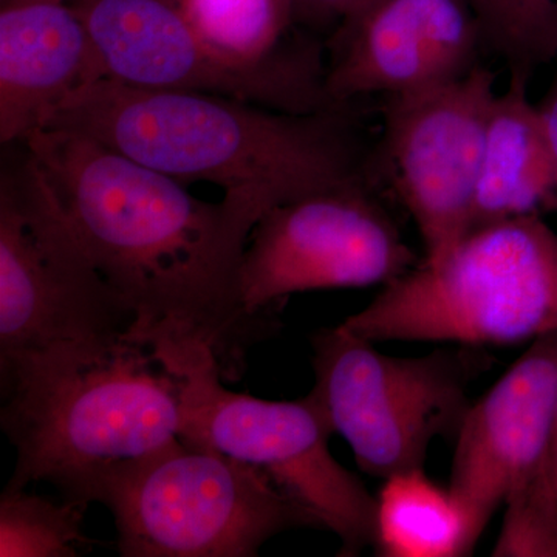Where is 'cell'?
I'll list each match as a JSON object with an SVG mask.
<instances>
[{
  "label": "cell",
  "mask_w": 557,
  "mask_h": 557,
  "mask_svg": "<svg viewBox=\"0 0 557 557\" xmlns=\"http://www.w3.org/2000/svg\"><path fill=\"white\" fill-rule=\"evenodd\" d=\"M97 269L134 314L127 338L163 362L200 354L237 381L277 319L242 298V260L269 205L247 194L201 200L185 183L97 139L39 129L24 143Z\"/></svg>",
  "instance_id": "cell-1"
},
{
  "label": "cell",
  "mask_w": 557,
  "mask_h": 557,
  "mask_svg": "<svg viewBox=\"0 0 557 557\" xmlns=\"http://www.w3.org/2000/svg\"><path fill=\"white\" fill-rule=\"evenodd\" d=\"M42 129L86 135L185 185L214 183L270 208L369 185L346 108L293 113L102 78L69 98Z\"/></svg>",
  "instance_id": "cell-2"
},
{
  "label": "cell",
  "mask_w": 557,
  "mask_h": 557,
  "mask_svg": "<svg viewBox=\"0 0 557 557\" xmlns=\"http://www.w3.org/2000/svg\"><path fill=\"white\" fill-rule=\"evenodd\" d=\"M0 423L16 450L5 490L47 482L86 509L127 465L180 438L182 380L127 336L0 369Z\"/></svg>",
  "instance_id": "cell-3"
},
{
  "label": "cell",
  "mask_w": 557,
  "mask_h": 557,
  "mask_svg": "<svg viewBox=\"0 0 557 557\" xmlns=\"http://www.w3.org/2000/svg\"><path fill=\"white\" fill-rule=\"evenodd\" d=\"M372 343L504 347L557 332V233L544 215L469 231L343 322Z\"/></svg>",
  "instance_id": "cell-4"
},
{
  "label": "cell",
  "mask_w": 557,
  "mask_h": 557,
  "mask_svg": "<svg viewBox=\"0 0 557 557\" xmlns=\"http://www.w3.org/2000/svg\"><path fill=\"white\" fill-rule=\"evenodd\" d=\"M98 504L123 557H252L319 520L259 469L182 438L116 471Z\"/></svg>",
  "instance_id": "cell-5"
},
{
  "label": "cell",
  "mask_w": 557,
  "mask_h": 557,
  "mask_svg": "<svg viewBox=\"0 0 557 557\" xmlns=\"http://www.w3.org/2000/svg\"><path fill=\"white\" fill-rule=\"evenodd\" d=\"M113 292L27 152L0 180V369L127 336Z\"/></svg>",
  "instance_id": "cell-6"
},
{
  "label": "cell",
  "mask_w": 557,
  "mask_h": 557,
  "mask_svg": "<svg viewBox=\"0 0 557 557\" xmlns=\"http://www.w3.org/2000/svg\"><path fill=\"white\" fill-rule=\"evenodd\" d=\"M311 347V394L359 469L383 480L424 468L434 440L457 437L472 405L469 386L491 366L474 347L388 357L343 325L319 330Z\"/></svg>",
  "instance_id": "cell-7"
},
{
  "label": "cell",
  "mask_w": 557,
  "mask_h": 557,
  "mask_svg": "<svg viewBox=\"0 0 557 557\" xmlns=\"http://www.w3.org/2000/svg\"><path fill=\"white\" fill-rule=\"evenodd\" d=\"M182 380L180 438L262 471L357 556L375 536V496L333 457V432L313 394L273 401L223 384L218 359H188L171 369Z\"/></svg>",
  "instance_id": "cell-8"
},
{
  "label": "cell",
  "mask_w": 557,
  "mask_h": 557,
  "mask_svg": "<svg viewBox=\"0 0 557 557\" xmlns=\"http://www.w3.org/2000/svg\"><path fill=\"white\" fill-rule=\"evenodd\" d=\"M418 262L369 185L322 190L258 220L242 260V298L251 317L277 319L289 296L384 287Z\"/></svg>",
  "instance_id": "cell-9"
},
{
  "label": "cell",
  "mask_w": 557,
  "mask_h": 557,
  "mask_svg": "<svg viewBox=\"0 0 557 557\" xmlns=\"http://www.w3.org/2000/svg\"><path fill=\"white\" fill-rule=\"evenodd\" d=\"M104 78L143 89L203 91L293 113L335 109L306 51L259 67L231 64L194 30L178 0H72Z\"/></svg>",
  "instance_id": "cell-10"
},
{
  "label": "cell",
  "mask_w": 557,
  "mask_h": 557,
  "mask_svg": "<svg viewBox=\"0 0 557 557\" xmlns=\"http://www.w3.org/2000/svg\"><path fill=\"white\" fill-rule=\"evenodd\" d=\"M496 75L474 65L458 78L386 98L384 153L395 190L416 223L424 260L471 231Z\"/></svg>",
  "instance_id": "cell-11"
},
{
  "label": "cell",
  "mask_w": 557,
  "mask_h": 557,
  "mask_svg": "<svg viewBox=\"0 0 557 557\" xmlns=\"http://www.w3.org/2000/svg\"><path fill=\"white\" fill-rule=\"evenodd\" d=\"M557 332L530 347L472 403L458 429L449 487L483 534L498 508L553 485ZM556 490V487H555Z\"/></svg>",
  "instance_id": "cell-12"
},
{
  "label": "cell",
  "mask_w": 557,
  "mask_h": 557,
  "mask_svg": "<svg viewBox=\"0 0 557 557\" xmlns=\"http://www.w3.org/2000/svg\"><path fill=\"white\" fill-rule=\"evenodd\" d=\"M469 0H380L344 21L325 94L335 108L410 94L474 67L482 46Z\"/></svg>",
  "instance_id": "cell-13"
},
{
  "label": "cell",
  "mask_w": 557,
  "mask_h": 557,
  "mask_svg": "<svg viewBox=\"0 0 557 557\" xmlns=\"http://www.w3.org/2000/svg\"><path fill=\"white\" fill-rule=\"evenodd\" d=\"M102 78L100 58L72 2L2 7V145H24L69 98Z\"/></svg>",
  "instance_id": "cell-14"
},
{
  "label": "cell",
  "mask_w": 557,
  "mask_h": 557,
  "mask_svg": "<svg viewBox=\"0 0 557 557\" xmlns=\"http://www.w3.org/2000/svg\"><path fill=\"white\" fill-rule=\"evenodd\" d=\"M528 83L530 76L509 73L491 108L471 230L557 209V164Z\"/></svg>",
  "instance_id": "cell-15"
},
{
  "label": "cell",
  "mask_w": 557,
  "mask_h": 557,
  "mask_svg": "<svg viewBox=\"0 0 557 557\" xmlns=\"http://www.w3.org/2000/svg\"><path fill=\"white\" fill-rule=\"evenodd\" d=\"M375 500L372 547L379 556H469L482 537L463 502L424 468L384 479Z\"/></svg>",
  "instance_id": "cell-16"
},
{
  "label": "cell",
  "mask_w": 557,
  "mask_h": 557,
  "mask_svg": "<svg viewBox=\"0 0 557 557\" xmlns=\"http://www.w3.org/2000/svg\"><path fill=\"white\" fill-rule=\"evenodd\" d=\"M201 40L231 64L259 67L287 57L278 50L289 0H178Z\"/></svg>",
  "instance_id": "cell-17"
},
{
  "label": "cell",
  "mask_w": 557,
  "mask_h": 557,
  "mask_svg": "<svg viewBox=\"0 0 557 557\" xmlns=\"http://www.w3.org/2000/svg\"><path fill=\"white\" fill-rule=\"evenodd\" d=\"M86 509L67 500L25 490H3L0 497V556L76 557L95 542L84 533Z\"/></svg>",
  "instance_id": "cell-18"
},
{
  "label": "cell",
  "mask_w": 557,
  "mask_h": 557,
  "mask_svg": "<svg viewBox=\"0 0 557 557\" xmlns=\"http://www.w3.org/2000/svg\"><path fill=\"white\" fill-rule=\"evenodd\" d=\"M483 44L509 73L533 75L557 57V0H469Z\"/></svg>",
  "instance_id": "cell-19"
},
{
  "label": "cell",
  "mask_w": 557,
  "mask_h": 557,
  "mask_svg": "<svg viewBox=\"0 0 557 557\" xmlns=\"http://www.w3.org/2000/svg\"><path fill=\"white\" fill-rule=\"evenodd\" d=\"M493 556L557 557V493L541 491L505 507Z\"/></svg>",
  "instance_id": "cell-20"
},
{
  "label": "cell",
  "mask_w": 557,
  "mask_h": 557,
  "mask_svg": "<svg viewBox=\"0 0 557 557\" xmlns=\"http://www.w3.org/2000/svg\"><path fill=\"white\" fill-rule=\"evenodd\" d=\"M289 2L300 13L313 17V20L343 17L344 21L357 9L359 0H289Z\"/></svg>",
  "instance_id": "cell-21"
},
{
  "label": "cell",
  "mask_w": 557,
  "mask_h": 557,
  "mask_svg": "<svg viewBox=\"0 0 557 557\" xmlns=\"http://www.w3.org/2000/svg\"><path fill=\"white\" fill-rule=\"evenodd\" d=\"M549 474H552L553 485H555L557 493V408L555 429H553L552 456H549Z\"/></svg>",
  "instance_id": "cell-22"
},
{
  "label": "cell",
  "mask_w": 557,
  "mask_h": 557,
  "mask_svg": "<svg viewBox=\"0 0 557 557\" xmlns=\"http://www.w3.org/2000/svg\"><path fill=\"white\" fill-rule=\"evenodd\" d=\"M376 2H380V0H359L357 9H355L354 13H351L347 20H351V17L358 16V14H361L362 11L368 10L369 7L375 5Z\"/></svg>",
  "instance_id": "cell-23"
},
{
  "label": "cell",
  "mask_w": 557,
  "mask_h": 557,
  "mask_svg": "<svg viewBox=\"0 0 557 557\" xmlns=\"http://www.w3.org/2000/svg\"><path fill=\"white\" fill-rule=\"evenodd\" d=\"M32 2H72V0H2V7L20 5Z\"/></svg>",
  "instance_id": "cell-24"
}]
</instances>
